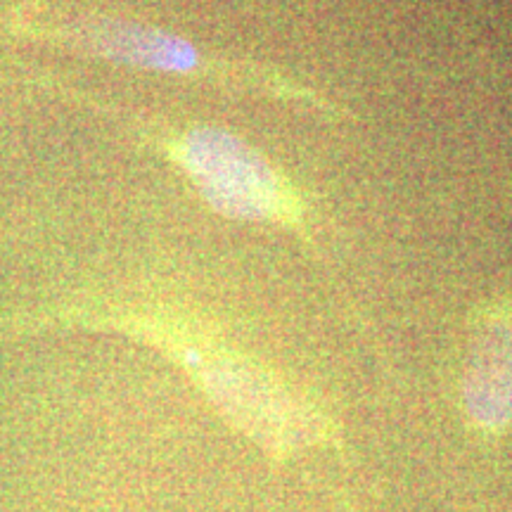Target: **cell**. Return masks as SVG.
Listing matches in <instances>:
<instances>
[{"instance_id": "obj_1", "label": "cell", "mask_w": 512, "mask_h": 512, "mask_svg": "<svg viewBox=\"0 0 512 512\" xmlns=\"http://www.w3.org/2000/svg\"><path fill=\"white\" fill-rule=\"evenodd\" d=\"M181 162L207 202L235 219H268L280 209L278 178L252 147L216 128L190 131Z\"/></svg>"}, {"instance_id": "obj_3", "label": "cell", "mask_w": 512, "mask_h": 512, "mask_svg": "<svg viewBox=\"0 0 512 512\" xmlns=\"http://www.w3.org/2000/svg\"><path fill=\"white\" fill-rule=\"evenodd\" d=\"M76 41L107 60L159 72H190L200 60L197 50L183 38L128 22L86 24L76 31Z\"/></svg>"}, {"instance_id": "obj_2", "label": "cell", "mask_w": 512, "mask_h": 512, "mask_svg": "<svg viewBox=\"0 0 512 512\" xmlns=\"http://www.w3.org/2000/svg\"><path fill=\"white\" fill-rule=\"evenodd\" d=\"M463 392L467 411L486 430L512 420V320H489L472 339Z\"/></svg>"}]
</instances>
